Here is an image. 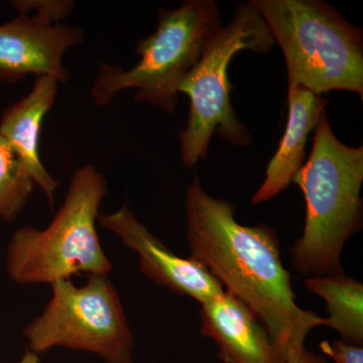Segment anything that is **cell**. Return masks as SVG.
I'll return each mask as SVG.
<instances>
[{
  "instance_id": "cell-1",
  "label": "cell",
  "mask_w": 363,
  "mask_h": 363,
  "mask_svg": "<svg viewBox=\"0 0 363 363\" xmlns=\"http://www.w3.org/2000/svg\"><path fill=\"white\" fill-rule=\"evenodd\" d=\"M185 211L190 257L266 327L279 363L304 350L323 317L296 302L276 231L240 224L233 205L208 194L198 176L186 190Z\"/></svg>"
},
{
  "instance_id": "cell-2",
  "label": "cell",
  "mask_w": 363,
  "mask_h": 363,
  "mask_svg": "<svg viewBox=\"0 0 363 363\" xmlns=\"http://www.w3.org/2000/svg\"><path fill=\"white\" fill-rule=\"evenodd\" d=\"M292 183L306 201L304 230L290 250L293 269L307 278L342 271L344 245L362 227V145L341 143L325 112L314 130L311 155Z\"/></svg>"
},
{
  "instance_id": "cell-3",
  "label": "cell",
  "mask_w": 363,
  "mask_h": 363,
  "mask_svg": "<svg viewBox=\"0 0 363 363\" xmlns=\"http://www.w3.org/2000/svg\"><path fill=\"white\" fill-rule=\"evenodd\" d=\"M283 52L288 90H334L363 99V35L323 0H250Z\"/></svg>"
},
{
  "instance_id": "cell-4",
  "label": "cell",
  "mask_w": 363,
  "mask_h": 363,
  "mask_svg": "<svg viewBox=\"0 0 363 363\" xmlns=\"http://www.w3.org/2000/svg\"><path fill=\"white\" fill-rule=\"evenodd\" d=\"M108 193L93 164L74 172L63 205L47 228L16 229L6 253L9 279L20 285L51 284L73 274H108L112 264L96 231L99 207Z\"/></svg>"
},
{
  "instance_id": "cell-5",
  "label": "cell",
  "mask_w": 363,
  "mask_h": 363,
  "mask_svg": "<svg viewBox=\"0 0 363 363\" xmlns=\"http://www.w3.org/2000/svg\"><path fill=\"white\" fill-rule=\"evenodd\" d=\"M222 26L214 0H184L178 9H160L156 30L136 45L140 61L128 70L104 65L93 82L95 104H111L121 91L136 89L135 102H149L167 113L178 104V86L201 58L208 40Z\"/></svg>"
},
{
  "instance_id": "cell-6",
  "label": "cell",
  "mask_w": 363,
  "mask_h": 363,
  "mask_svg": "<svg viewBox=\"0 0 363 363\" xmlns=\"http://www.w3.org/2000/svg\"><path fill=\"white\" fill-rule=\"evenodd\" d=\"M274 45L269 26L252 1L238 4L230 23L208 40L201 58L178 86V93L190 99L187 123L179 133L186 168H195L207 157L214 133L236 147L252 142L250 130L231 105L228 67L243 50L267 54Z\"/></svg>"
},
{
  "instance_id": "cell-7",
  "label": "cell",
  "mask_w": 363,
  "mask_h": 363,
  "mask_svg": "<svg viewBox=\"0 0 363 363\" xmlns=\"http://www.w3.org/2000/svg\"><path fill=\"white\" fill-rule=\"evenodd\" d=\"M51 286V300L23 330L30 351L39 355L61 346L95 353L105 363H133V333L107 274H91L82 286L70 279Z\"/></svg>"
},
{
  "instance_id": "cell-8",
  "label": "cell",
  "mask_w": 363,
  "mask_h": 363,
  "mask_svg": "<svg viewBox=\"0 0 363 363\" xmlns=\"http://www.w3.org/2000/svg\"><path fill=\"white\" fill-rule=\"evenodd\" d=\"M83 40L84 33L79 26L55 23L40 14L18 13L0 25V81L14 84L35 75L66 82L64 54Z\"/></svg>"
},
{
  "instance_id": "cell-9",
  "label": "cell",
  "mask_w": 363,
  "mask_h": 363,
  "mask_svg": "<svg viewBox=\"0 0 363 363\" xmlns=\"http://www.w3.org/2000/svg\"><path fill=\"white\" fill-rule=\"evenodd\" d=\"M97 220L138 253L140 272L157 285L189 296L200 304L224 292L223 286L206 267L191 257L183 259L171 252L136 219L126 203L113 213L98 215Z\"/></svg>"
},
{
  "instance_id": "cell-10",
  "label": "cell",
  "mask_w": 363,
  "mask_h": 363,
  "mask_svg": "<svg viewBox=\"0 0 363 363\" xmlns=\"http://www.w3.org/2000/svg\"><path fill=\"white\" fill-rule=\"evenodd\" d=\"M201 305V334L218 346L223 363H279L266 327L224 291Z\"/></svg>"
},
{
  "instance_id": "cell-11",
  "label": "cell",
  "mask_w": 363,
  "mask_h": 363,
  "mask_svg": "<svg viewBox=\"0 0 363 363\" xmlns=\"http://www.w3.org/2000/svg\"><path fill=\"white\" fill-rule=\"evenodd\" d=\"M58 83L49 76L35 78L30 92L7 107L0 117V135L18 155L33 183L42 189L52 210L59 184L40 162L39 142L43 121L58 94Z\"/></svg>"
},
{
  "instance_id": "cell-12",
  "label": "cell",
  "mask_w": 363,
  "mask_h": 363,
  "mask_svg": "<svg viewBox=\"0 0 363 363\" xmlns=\"http://www.w3.org/2000/svg\"><path fill=\"white\" fill-rule=\"evenodd\" d=\"M288 123L276 154L267 164L266 178L253 195V205L269 201L292 183L294 176L304 164L308 136L326 112L328 100L304 87L289 89Z\"/></svg>"
},
{
  "instance_id": "cell-13",
  "label": "cell",
  "mask_w": 363,
  "mask_h": 363,
  "mask_svg": "<svg viewBox=\"0 0 363 363\" xmlns=\"http://www.w3.org/2000/svg\"><path fill=\"white\" fill-rule=\"evenodd\" d=\"M307 290L323 298L328 317L322 326L337 332L346 343H363V285L343 271L305 279Z\"/></svg>"
},
{
  "instance_id": "cell-14",
  "label": "cell",
  "mask_w": 363,
  "mask_h": 363,
  "mask_svg": "<svg viewBox=\"0 0 363 363\" xmlns=\"http://www.w3.org/2000/svg\"><path fill=\"white\" fill-rule=\"evenodd\" d=\"M33 181L18 155L0 135V219L13 222L32 194Z\"/></svg>"
},
{
  "instance_id": "cell-15",
  "label": "cell",
  "mask_w": 363,
  "mask_h": 363,
  "mask_svg": "<svg viewBox=\"0 0 363 363\" xmlns=\"http://www.w3.org/2000/svg\"><path fill=\"white\" fill-rule=\"evenodd\" d=\"M18 13L28 14L33 11L35 14L45 16L55 23H61L70 16L75 4L70 0H16L9 2Z\"/></svg>"
},
{
  "instance_id": "cell-16",
  "label": "cell",
  "mask_w": 363,
  "mask_h": 363,
  "mask_svg": "<svg viewBox=\"0 0 363 363\" xmlns=\"http://www.w3.org/2000/svg\"><path fill=\"white\" fill-rule=\"evenodd\" d=\"M320 348L333 363H363L362 345L334 340L332 342L323 341L320 344Z\"/></svg>"
},
{
  "instance_id": "cell-17",
  "label": "cell",
  "mask_w": 363,
  "mask_h": 363,
  "mask_svg": "<svg viewBox=\"0 0 363 363\" xmlns=\"http://www.w3.org/2000/svg\"><path fill=\"white\" fill-rule=\"evenodd\" d=\"M285 363H327V359L322 355L315 354L304 348L298 354L286 360Z\"/></svg>"
},
{
  "instance_id": "cell-18",
  "label": "cell",
  "mask_w": 363,
  "mask_h": 363,
  "mask_svg": "<svg viewBox=\"0 0 363 363\" xmlns=\"http://www.w3.org/2000/svg\"><path fill=\"white\" fill-rule=\"evenodd\" d=\"M20 363H40L39 355L35 354L30 350H26Z\"/></svg>"
}]
</instances>
